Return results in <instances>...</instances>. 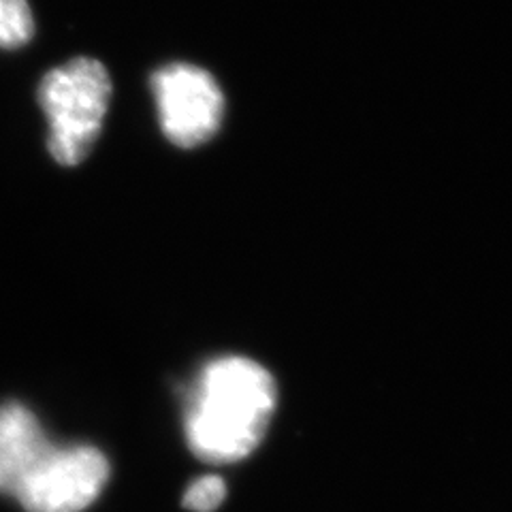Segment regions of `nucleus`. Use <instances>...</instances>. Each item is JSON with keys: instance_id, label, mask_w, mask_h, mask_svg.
I'll list each match as a JSON object with an SVG mask.
<instances>
[{"instance_id": "obj_1", "label": "nucleus", "mask_w": 512, "mask_h": 512, "mask_svg": "<svg viewBox=\"0 0 512 512\" xmlns=\"http://www.w3.org/2000/svg\"><path fill=\"white\" fill-rule=\"evenodd\" d=\"M276 408V382L252 359L212 361L199 376L186 410L190 451L205 461L248 457L267 434Z\"/></svg>"}, {"instance_id": "obj_2", "label": "nucleus", "mask_w": 512, "mask_h": 512, "mask_svg": "<svg viewBox=\"0 0 512 512\" xmlns=\"http://www.w3.org/2000/svg\"><path fill=\"white\" fill-rule=\"evenodd\" d=\"M111 101V79L99 60L75 58L43 77L39 103L50 122L52 156L77 165L99 137Z\"/></svg>"}, {"instance_id": "obj_3", "label": "nucleus", "mask_w": 512, "mask_h": 512, "mask_svg": "<svg viewBox=\"0 0 512 512\" xmlns=\"http://www.w3.org/2000/svg\"><path fill=\"white\" fill-rule=\"evenodd\" d=\"M109 480L107 457L90 444H52L15 498L26 512H82Z\"/></svg>"}, {"instance_id": "obj_4", "label": "nucleus", "mask_w": 512, "mask_h": 512, "mask_svg": "<svg viewBox=\"0 0 512 512\" xmlns=\"http://www.w3.org/2000/svg\"><path fill=\"white\" fill-rule=\"evenodd\" d=\"M152 88L163 133L178 148H197L220 131L224 96L205 69L169 64L154 73Z\"/></svg>"}, {"instance_id": "obj_5", "label": "nucleus", "mask_w": 512, "mask_h": 512, "mask_svg": "<svg viewBox=\"0 0 512 512\" xmlns=\"http://www.w3.org/2000/svg\"><path fill=\"white\" fill-rule=\"evenodd\" d=\"M54 442L30 408L18 402L0 406V493H18L24 478Z\"/></svg>"}, {"instance_id": "obj_6", "label": "nucleus", "mask_w": 512, "mask_h": 512, "mask_svg": "<svg viewBox=\"0 0 512 512\" xmlns=\"http://www.w3.org/2000/svg\"><path fill=\"white\" fill-rule=\"evenodd\" d=\"M35 35V20L26 0H0V47L15 50Z\"/></svg>"}, {"instance_id": "obj_7", "label": "nucleus", "mask_w": 512, "mask_h": 512, "mask_svg": "<svg viewBox=\"0 0 512 512\" xmlns=\"http://www.w3.org/2000/svg\"><path fill=\"white\" fill-rule=\"evenodd\" d=\"M227 495V485L218 476H203L197 483H192L184 495V506L192 512H212Z\"/></svg>"}]
</instances>
